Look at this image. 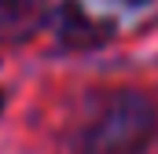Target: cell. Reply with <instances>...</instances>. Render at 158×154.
<instances>
[{"instance_id": "6da1fadb", "label": "cell", "mask_w": 158, "mask_h": 154, "mask_svg": "<svg viewBox=\"0 0 158 154\" xmlns=\"http://www.w3.org/2000/svg\"><path fill=\"white\" fill-rule=\"evenodd\" d=\"M158 132V103L140 92H110L81 128V154H140Z\"/></svg>"}, {"instance_id": "7a4b0ae2", "label": "cell", "mask_w": 158, "mask_h": 154, "mask_svg": "<svg viewBox=\"0 0 158 154\" xmlns=\"http://www.w3.org/2000/svg\"><path fill=\"white\" fill-rule=\"evenodd\" d=\"M48 18V0H0V44L30 40Z\"/></svg>"}, {"instance_id": "3957f363", "label": "cell", "mask_w": 158, "mask_h": 154, "mask_svg": "<svg viewBox=\"0 0 158 154\" xmlns=\"http://www.w3.org/2000/svg\"><path fill=\"white\" fill-rule=\"evenodd\" d=\"M110 33H114L110 22L92 18V15H88L81 4H74V0H66V4L59 7V40H63L66 48H96V44H103Z\"/></svg>"}, {"instance_id": "277c9868", "label": "cell", "mask_w": 158, "mask_h": 154, "mask_svg": "<svg viewBox=\"0 0 158 154\" xmlns=\"http://www.w3.org/2000/svg\"><path fill=\"white\" fill-rule=\"evenodd\" d=\"M125 4H147V0H125Z\"/></svg>"}, {"instance_id": "5b68a950", "label": "cell", "mask_w": 158, "mask_h": 154, "mask_svg": "<svg viewBox=\"0 0 158 154\" xmlns=\"http://www.w3.org/2000/svg\"><path fill=\"white\" fill-rule=\"evenodd\" d=\"M0 110H4V92H0Z\"/></svg>"}]
</instances>
